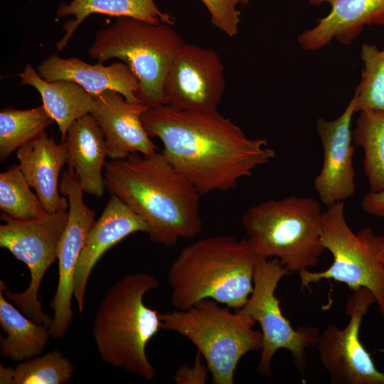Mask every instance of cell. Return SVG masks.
Segmentation results:
<instances>
[{
    "label": "cell",
    "instance_id": "obj_1",
    "mask_svg": "<svg viewBox=\"0 0 384 384\" xmlns=\"http://www.w3.org/2000/svg\"><path fill=\"white\" fill-rule=\"evenodd\" d=\"M147 134L159 138L161 152L201 195L227 191L275 157L266 139L249 138L218 110L195 112L162 105L142 115Z\"/></svg>",
    "mask_w": 384,
    "mask_h": 384
},
{
    "label": "cell",
    "instance_id": "obj_2",
    "mask_svg": "<svg viewBox=\"0 0 384 384\" xmlns=\"http://www.w3.org/2000/svg\"><path fill=\"white\" fill-rule=\"evenodd\" d=\"M105 188L138 215L150 240L166 247L202 231L199 191L164 154H132L104 168Z\"/></svg>",
    "mask_w": 384,
    "mask_h": 384
},
{
    "label": "cell",
    "instance_id": "obj_3",
    "mask_svg": "<svg viewBox=\"0 0 384 384\" xmlns=\"http://www.w3.org/2000/svg\"><path fill=\"white\" fill-rule=\"evenodd\" d=\"M255 260L246 238L218 235L186 246L167 273L174 309H186L207 299L242 308L253 289Z\"/></svg>",
    "mask_w": 384,
    "mask_h": 384
},
{
    "label": "cell",
    "instance_id": "obj_4",
    "mask_svg": "<svg viewBox=\"0 0 384 384\" xmlns=\"http://www.w3.org/2000/svg\"><path fill=\"white\" fill-rule=\"evenodd\" d=\"M159 286L148 273L128 274L115 282L102 299L92 325L102 361L146 380L156 370L146 356L149 341L161 329L160 314L147 306L144 297Z\"/></svg>",
    "mask_w": 384,
    "mask_h": 384
},
{
    "label": "cell",
    "instance_id": "obj_5",
    "mask_svg": "<svg viewBox=\"0 0 384 384\" xmlns=\"http://www.w3.org/2000/svg\"><path fill=\"white\" fill-rule=\"evenodd\" d=\"M320 203L291 196L249 208L242 224L257 257L279 259L291 272L316 265L326 250Z\"/></svg>",
    "mask_w": 384,
    "mask_h": 384
},
{
    "label": "cell",
    "instance_id": "obj_6",
    "mask_svg": "<svg viewBox=\"0 0 384 384\" xmlns=\"http://www.w3.org/2000/svg\"><path fill=\"white\" fill-rule=\"evenodd\" d=\"M215 300L203 299L191 307L160 314L161 329L188 338L202 355L213 384H233L240 359L260 351L262 336L250 316Z\"/></svg>",
    "mask_w": 384,
    "mask_h": 384
},
{
    "label": "cell",
    "instance_id": "obj_7",
    "mask_svg": "<svg viewBox=\"0 0 384 384\" xmlns=\"http://www.w3.org/2000/svg\"><path fill=\"white\" fill-rule=\"evenodd\" d=\"M173 26L119 17L98 31L87 53L98 63L122 60L139 81L138 99L149 107L162 105L167 72L184 43Z\"/></svg>",
    "mask_w": 384,
    "mask_h": 384
},
{
    "label": "cell",
    "instance_id": "obj_8",
    "mask_svg": "<svg viewBox=\"0 0 384 384\" xmlns=\"http://www.w3.org/2000/svg\"><path fill=\"white\" fill-rule=\"evenodd\" d=\"M321 240L333 256L332 264L321 272H298L301 288H309L323 279L343 283L353 292L366 288L384 318V263L380 257L384 237L370 227L354 233L345 218L344 202H338L323 212Z\"/></svg>",
    "mask_w": 384,
    "mask_h": 384
},
{
    "label": "cell",
    "instance_id": "obj_9",
    "mask_svg": "<svg viewBox=\"0 0 384 384\" xmlns=\"http://www.w3.org/2000/svg\"><path fill=\"white\" fill-rule=\"evenodd\" d=\"M255 257L253 289L238 311L252 318L261 328L262 346L257 370L261 375L270 376L275 353L286 349L303 373L307 363L306 350L316 347L320 332L313 326L294 329L282 311L275 292L282 278L291 273L289 270L277 258Z\"/></svg>",
    "mask_w": 384,
    "mask_h": 384
},
{
    "label": "cell",
    "instance_id": "obj_10",
    "mask_svg": "<svg viewBox=\"0 0 384 384\" xmlns=\"http://www.w3.org/2000/svg\"><path fill=\"white\" fill-rule=\"evenodd\" d=\"M1 219L4 223L0 225V247L26 265L31 278L23 292H11L2 279L0 289L27 317L50 328L53 317L43 311L38 291L46 271L58 260L68 210L45 213L29 220H17L3 213Z\"/></svg>",
    "mask_w": 384,
    "mask_h": 384
},
{
    "label": "cell",
    "instance_id": "obj_11",
    "mask_svg": "<svg viewBox=\"0 0 384 384\" xmlns=\"http://www.w3.org/2000/svg\"><path fill=\"white\" fill-rule=\"evenodd\" d=\"M375 303V298L369 289L354 291L346 302L347 325L341 329L329 324L320 333L316 347L331 383L384 384V373L376 368L359 334L363 318Z\"/></svg>",
    "mask_w": 384,
    "mask_h": 384
},
{
    "label": "cell",
    "instance_id": "obj_12",
    "mask_svg": "<svg viewBox=\"0 0 384 384\" xmlns=\"http://www.w3.org/2000/svg\"><path fill=\"white\" fill-rule=\"evenodd\" d=\"M225 90L224 66L218 54L213 49L184 43L164 80V105L187 111H214Z\"/></svg>",
    "mask_w": 384,
    "mask_h": 384
},
{
    "label": "cell",
    "instance_id": "obj_13",
    "mask_svg": "<svg viewBox=\"0 0 384 384\" xmlns=\"http://www.w3.org/2000/svg\"><path fill=\"white\" fill-rule=\"evenodd\" d=\"M59 190L67 196L69 208L68 223L58 248V282L50 302L53 317L49 330L54 338H63L71 323L75 272L95 217V211L83 201L84 192L73 171H63Z\"/></svg>",
    "mask_w": 384,
    "mask_h": 384
},
{
    "label": "cell",
    "instance_id": "obj_14",
    "mask_svg": "<svg viewBox=\"0 0 384 384\" xmlns=\"http://www.w3.org/2000/svg\"><path fill=\"white\" fill-rule=\"evenodd\" d=\"M356 112L351 101L342 114L334 120L319 118L316 132L323 148V163L314 178V187L321 202L326 206L344 202L355 193L353 131Z\"/></svg>",
    "mask_w": 384,
    "mask_h": 384
},
{
    "label": "cell",
    "instance_id": "obj_15",
    "mask_svg": "<svg viewBox=\"0 0 384 384\" xmlns=\"http://www.w3.org/2000/svg\"><path fill=\"white\" fill-rule=\"evenodd\" d=\"M148 108L142 102L127 101L113 90L93 95L90 114L104 133L111 160L123 159L134 153L150 156L157 152L142 121Z\"/></svg>",
    "mask_w": 384,
    "mask_h": 384
},
{
    "label": "cell",
    "instance_id": "obj_16",
    "mask_svg": "<svg viewBox=\"0 0 384 384\" xmlns=\"http://www.w3.org/2000/svg\"><path fill=\"white\" fill-rule=\"evenodd\" d=\"M137 232L147 233L145 223L117 196L111 195L89 231L76 266L73 296L80 313L84 309L87 281L97 261L110 247Z\"/></svg>",
    "mask_w": 384,
    "mask_h": 384
},
{
    "label": "cell",
    "instance_id": "obj_17",
    "mask_svg": "<svg viewBox=\"0 0 384 384\" xmlns=\"http://www.w3.org/2000/svg\"><path fill=\"white\" fill-rule=\"evenodd\" d=\"M328 4L330 11L317 20L297 41L306 50H318L333 40L348 46L366 26H384V0H309L312 6Z\"/></svg>",
    "mask_w": 384,
    "mask_h": 384
},
{
    "label": "cell",
    "instance_id": "obj_18",
    "mask_svg": "<svg viewBox=\"0 0 384 384\" xmlns=\"http://www.w3.org/2000/svg\"><path fill=\"white\" fill-rule=\"evenodd\" d=\"M38 73L46 81L75 82L92 96L113 90L129 102H142L137 97L139 81L125 63L90 64L78 58H61L53 54L38 65Z\"/></svg>",
    "mask_w": 384,
    "mask_h": 384
},
{
    "label": "cell",
    "instance_id": "obj_19",
    "mask_svg": "<svg viewBox=\"0 0 384 384\" xmlns=\"http://www.w3.org/2000/svg\"><path fill=\"white\" fill-rule=\"evenodd\" d=\"M18 165L28 183L38 195L46 213L68 210V198L59 194L60 171L67 164L63 142L57 144L45 131L17 149Z\"/></svg>",
    "mask_w": 384,
    "mask_h": 384
},
{
    "label": "cell",
    "instance_id": "obj_20",
    "mask_svg": "<svg viewBox=\"0 0 384 384\" xmlns=\"http://www.w3.org/2000/svg\"><path fill=\"white\" fill-rule=\"evenodd\" d=\"M68 151V169L73 171L84 193L102 197L107 150L105 135L89 113L75 120L62 142Z\"/></svg>",
    "mask_w": 384,
    "mask_h": 384
},
{
    "label": "cell",
    "instance_id": "obj_21",
    "mask_svg": "<svg viewBox=\"0 0 384 384\" xmlns=\"http://www.w3.org/2000/svg\"><path fill=\"white\" fill-rule=\"evenodd\" d=\"M21 85H31L40 93L43 105L57 123L62 142L70 126L90 113L93 96L78 83L59 80L46 81L31 65L19 74Z\"/></svg>",
    "mask_w": 384,
    "mask_h": 384
},
{
    "label": "cell",
    "instance_id": "obj_22",
    "mask_svg": "<svg viewBox=\"0 0 384 384\" xmlns=\"http://www.w3.org/2000/svg\"><path fill=\"white\" fill-rule=\"evenodd\" d=\"M93 14L131 17L155 24H174L173 18L161 11L154 0H70L68 4L61 3L57 9L58 17L74 16L63 25L64 35L56 43L58 50L67 47L80 24Z\"/></svg>",
    "mask_w": 384,
    "mask_h": 384
},
{
    "label": "cell",
    "instance_id": "obj_23",
    "mask_svg": "<svg viewBox=\"0 0 384 384\" xmlns=\"http://www.w3.org/2000/svg\"><path fill=\"white\" fill-rule=\"evenodd\" d=\"M0 325L6 337H0L1 355L23 361L38 356L51 337L49 328L27 317L9 302L0 289Z\"/></svg>",
    "mask_w": 384,
    "mask_h": 384
},
{
    "label": "cell",
    "instance_id": "obj_24",
    "mask_svg": "<svg viewBox=\"0 0 384 384\" xmlns=\"http://www.w3.org/2000/svg\"><path fill=\"white\" fill-rule=\"evenodd\" d=\"M359 112L353 130L354 145L363 149V171L370 191H384V110H364Z\"/></svg>",
    "mask_w": 384,
    "mask_h": 384
},
{
    "label": "cell",
    "instance_id": "obj_25",
    "mask_svg": "<svg viewBox=\"0 0 384 384\" xmlns=\"http://www.w3.org/2000/svg\"><path fill=\"white\" fill-rule=\"evenodd\" d=\"M54 122L43 105L28 110L4 108L0 112V160L35 139Z\"/></svg>",
    "mask_w": 384,
    "mask_h": 384
},
{
    "label": "cell",
    "instance_id": "obj_26",
    "mask_svg": "<svg viewBox=\"0 0 384 384\" xmlns=\"http://www.w3.org/2000/svg\"><path fill=\"white\" fill-rule=\"evenodd\" d=\"M73 365L60 350L21 361L15 368L0 365L1 384H62L68 382Z\"/></svg>",
    "mask_w": 384,
    "mask_h": 384
},
{
    "label": "cell",
    "instance_id": "obj_27",
    "mask_svg": "<svg viewBox=\"0 0 384 384\" xmlns=\"http://www.w3.org/2000/svg\"><path fill=\"white\" fill-rule=\"evenodd\" d=\"M19 165L13 164L0 174V208L12 218L29 220L46 210L37 194L30 189Z\"/></svg>",
    "mask_w": 384,
    "mask_h": 384
},
{
    "label": "cell",
    "instance_id": "obj_28",
    "mask_svg": "<svg viewBox=\"0 0 384 384\" xmlns=\"http://www.w3.org/2000/svg\"><path fill=\"white\" fill-rule=\"evenodd\" d=\"M363 69L351 99L356 112L364 110H384V48L363 43L361 49Z\"/></svg>",
    "mask_w": 384,
    "mask_h": 384
},
{
    "label": "cell",
    "instance_id": "obj_29",
    "mask_svg": "<svg viewBox=\"0 0 384 384\" xmlns=\"http://www.w3.org/2000/svg\"><path fill=\"white\" fill-rule=\"evenodd\" d=\"M210 16L212 24L227 36L238 34L240 21L239 4H246L250 0H200Z\"/></svg>",
    "mask_w": 384,
    "mask_h": 384
},
{
    "label": "cell",
    "instance_id": "obj_30",
    "mask_svg": "<svg viewBox=\"0 0 384 384\" xmlns=\"http://www.w3.org/2000/svg\"><path fill=\"white\" fill-rule=\"evenodd\" d=\"M203 356L197 351L192 366L183 363L179 366L174 375L176 384H204L210 373L207 364L203 362Z\"/></svg>",
    "mask_w": 384,
    "mask_h": 384
},
{
    "label": "cell",
    "instance_id": "obj_31",
    "mask_svg": "<svg viewBox=\"0 0 384 384\" xmlns=\"http://www.w3.org/2000/svg\"><path fill=\"white\" fill-rule=\"evenodd\" d=\"M363 210L368 214L384 218V191H370L361 201Z\"/></svg>",
    "mask_w": 384,
    "mask_h": 384
},
{
    "label": "cell",
    "instance_id": "obj_32",
    "mask_svg": "<svg viewBox=\"0 0 384 384\" xmlns=\"http://www.w3.org/2000/svg\"><path fill=\"white\" fill-rule=\"evenodd\" d=\"M380 257L384 263V245L383 246L381 251H380Z\"/></svg>",
    "mask_w": 384,
    "mask_h": 384
}]
</instances>
